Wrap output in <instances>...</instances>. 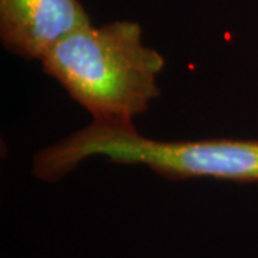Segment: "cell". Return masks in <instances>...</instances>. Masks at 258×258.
<instances>
[{"label":"cell","instance_id":"obj_2","mask_svg":"<svg viewBox=\"0 0 258 258\" xmlns=\"http://www.w3.org/2000/svg\"><path fill=\"white\" fill-rule=\"evenodd\" d=\"M95 157L147 166L168 179L258 182V139L158 141L141 135L135 125L95 120L43 148L33 159L32 171L37 179L55 182Z\"/></svg>","mask_w":258,"mask_h":258},{"label":"cell","instance_id":"obj_3","mask_svg":"<svg viewBox=\"0 0 258 258\" xmlns=\"http://www.w3.org/2000/svg\"><path fill=\"white\" fill-rule=\"evenodd\" d=\"M89 25L79 0H0V40L23 59L40 60L64 37Z\"/></svg>","mask_w":258,"mask_h":258},{"label":"cell","instance_id":"obj_1","mask_svg":"<svg viewBox=\"0 0 258 258\" xmlns=\"http://www.w3.org/2000/svg\"><path fill=\"white\" fill-rule=\"evenodd\" d=\"M40 63L95 122L134 125L161 95L158 78L165 59L144 43L139 23L115 20L76 30Z\"/></svg>","mask_w":258,"mask_h":258}]
</instances>
